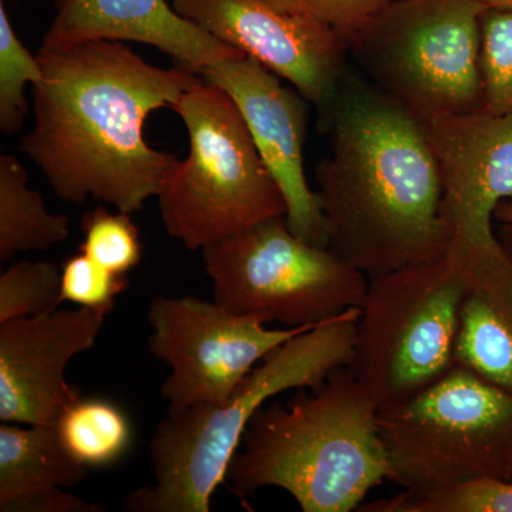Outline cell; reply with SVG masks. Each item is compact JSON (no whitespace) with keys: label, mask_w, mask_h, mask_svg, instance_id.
<instances>
[{"label":"cell","mask_w":512,"mask_h":512,"mask_svg":"<svg viewBox=\"0 0 512 512\" xmlns=\"http://www.w3.org/2000/svg\"><path fill=\"white\" fill-rule=\"evenodd\" d=\"M37 57L43 77L33 87L35 126L20 140L22 153L60 200L143 210L180 160L147 143L146 121L202 76L154 66L111 40L42 43Z\"/></svg>","instance_id":"cell-1"},{"label":"cell","mask_w":512,"mask_h":512,"mask_svg":"<svg viewBox=\"0 0 512 512\" xmlns=\"http://www.w3.org/2000/svg\"><path fill=\"white\" fill-rule=\"evenodd\" d=\"M320 123L316 167L328 247L367 278L447 254L443 183L424 121L348 69Z\"/></svg>","instance_id":"cell-2"},{"label":"cell","mask_w":512,"mask_h":512,"mask_svg":"<svg viewBox=\"0 0 512 512\" xmlns=\"http://www.w3.org/2000/svg\"><path fill=\"white\" fill-rule=\"evenodd\" d=\"M266 403L249 421L225 483L242 501L265 487L305 512H350L389 480L379 409L348 367L312 393Z\"/></svg>","instance_id":"cell-3"},{"label":"cell","mask_w":512,"mask_h":512,"mask_svg":"<svg viewBox=\"0 0 512 512\" xmlns=\"http://www.w3.org/2000/svg\"><path fill=\"white\" fill-rule=\"evenodd\" d=\"M359 308L305 330L272 350L222 404L170 412L150 441L154 484L124 498L128 512H210L249 421L276 394L318 389L348 367Z\"/></svg>","instance_id":"cell-4"},{"label":"cell","mask_w":512,"mask_h":512,"mask_svg":"<svg viewBox=\"0 0 512 512\" xmlns=\"http://www.w3.org/2000/svg\"><path fill=\"white\" fill-rule=\"evenodd\" d=\"M183 120L190 151L157 195L168 235L191 251L285 217L284 192L259 156L238 107L202 77L171 107Z\"/></svg>","instance_id":"cell-5"},{"label":"cell","mask_w":512,"mask_h":512,"mask_svg":"<svg viewBox=\"0 0 512 512\" xmlns=\"http://www.w3.org/2000/svg\"><path fill=\"white\" fill-rule=\"evenodd\" d=\"M463 295V265L448 254L369 278L349 369L377 409L409 400L456 366Z\"/></svg>","instance_id":"cell-6"},{"label":"cell","mask_w":512,"mask_h":512,"mask_svg":"<svg viewBox=\"0 0 512 512\" xmlns=\"http://www.w3.org/2000/svg\"><path fill=\"white\" fill-rule=\"evenodd\" d=\"M389 481L429 494L478 478L507 480L512 396L466 367L409 400L379 410Z\"/></svg>","instance_id":"cell-7"},{"label":"cell","mask_w":512,"mask_h":512,"mask_svg":"<svg viewBox=\"0 0 512 512\" xmlns=\"http://www.w3.org/2000/svg\"><path fill=\"white\" fill-rule=\"evenodd\" d=\"M478 0H387L349 40L380 92L420 117L481 110Z\"/></svg>","instance_id":"cell-8"},{"label":"cell","mask_w":512,"mask_h":512,"mask_svg":"<svg viewBox=\"0 0 512 512\" xmlns=\"http://www.w3.org/2000/svg\"><path fill=\"white\" fill-rule=\"evenodd\" d=\"M214 301L281 328L318 326L359 308L369 278L332 249L293 234L285 217L201 251Z\"/></svg>","instance_id":"cell-9"},{"label":"cell","mask_w":512,"mask_h":512,"mask_svg":"<svg viewBox=\"0 0 512 512\" xmlns=\"http://www.w3.org/2000/svg\"><path fill=\"white\" fill-rule=\"evenodd\" d=\"M147 316L148 349L171 369L161 386L170 412L224 403L272 350L313 328H266L258 316L194 296H156Z\"/></svg>","instance_id":"cell-10"},{"label":"cell","mask_w":512,"mask_h":512,"mask_svg":"<svg viewBox=\"0 0 512 512\" xmlns=\"http://www.w3.org/2000/svg\"><path fill=\"white\" fill-rule=\"evenodd\" d=\"M181 16L261 63L325 113L349 69V42L332 26L265 0H173Z\"/></svg>","instance_id":"cell-11"},{"label":"cell","mask_w":512,"mask_h":512,"mask_svg":"<svg viewBox=\"0 0 512 512\" xmlns=\"http://www.w3.org/2000/svg\"><path fill=\"white\" fill-rule=\"evenodd\" d=\"M421 119L440 167L447 254L497 247L495 210L512 200V117L477 110Z\"/></svg>","instance_id":"cell-12"},{"label":"cell","mask_w":512,"mask_h":512,"mask_svg":"<svg viewBox=\"0 0 512 512\" xmlns=\"http://www.w3.org/2000/svg\"><path fill=\"white\" fill-rule=\"evenodd\" d=\"M202 77L224 90L244 117L259 156L284 192L293 234L316 247H328L322 202L305 173L309 101L247 55L212 64Z\"/></svg>","instance_id":"cell-13"},{"label":"cell","mask_w":512,"mask_h":512,"mask_svg":"<svg viewBox=\"0 0 512 512\" xmlns=\"http://www.w3.org/2000/svg\"><path fill=\"white\" fill-rule=\"evenodd\" d=\"M106 313L89 308L55 311L0 323V420L57 426L80 399L66 369L93 348Z\"/></svg>","instance_id":"cell-14"},{"label":"cell","mask_w":512,"mask_h":512,"mask_svg":"<svg viewBox=\"0 0 512 512\" xmlns=\"http://www.w3.org/2000/svg\"><path fill=\"white\" fill-rule=\"evenodd\" d=\"M90 40L153 46L200 76L212 64L245 55L185 19L167 0H57L43 45Z\"/></svg>","instance_id":"cell-15"},{"label":"cell","mask_w":512,"mask_h":512,"mask_svg":"<svg viewBox=\"0 0 512 512\" xmlns=\"http://www.w3.org/2000/svg\"><path fill=\"white\" fill-rule=\"evenodd\" d=\"M510 237V242L456 258L463 265L464 295L458 315L454 362L512 396Z\"/></svg>","instance_id":"cell-16"},{"label":"cell","mask_w":512,"mask_h":512,"mask_svg":"<svg viewBox=\"0 0 512 512\" xmlns=\"http://www.w3.org/2000/svg\"><path fill=\"white\" fill-rule=\"evenodd\" d=\"M0 426V511L32 495L76 487L87 468L70 456L56 426Z\"/></svg>","instance_id":"cell-17"},{"label":"cell","mask_w":512,"mask_h":512,"mask_svg":"<svg viewBox=\"0 0 512 512\" xmlns=\"http://www.w3.org/2000/svg\"><path fill=\"white\" fill-rule=\"evenodd\" d=\"M69 218L47 211L39 192L29 188L25 165L0 156V261L19 252L46 251L69 237Z\"/></svg>","instance_id":"cell-18"},{"label":"cell","mask_w":512,"mask_h":512,"mask_svg":"<svg viewBox=\"0 0 512 512\" xmlns=\"http://www.w3.org/2000/svg\"><path fill=\"white\" fill-rule=\"evenodd\" d=\"M64 448L86 468L109 467L126 456L133 440L127 414L109 400L80 397L56 426Z\"/></svg>","instance_id":"cell-19"},{"label":"cell","mask_w":512,"mask_h":512,"mask_svg":"<svg viewBox=\"0 0 512 512\" xmlns=\"http://www.w3.org/2000/svg\"><path fill=\"white\" fill-rule=\"evenodd\" d=\"M365 512H512V481L485 477L429 494L403 493L362 504Z\"/></svg>","instance_id":"cell-20"},{"label":"cell","mask_w":512,"mask_h":512,"mask_svg":"<svg viewBox=\"0 0 512 512\" xmlns=\"http://www.w3.org/2000/svg\"><path fill=\"white\" fill-rule=\"evenodd\" d=\"M481 110L512 117V8H487L480 18Z\"/></svg>","instance_id":"cell-21"},{"label":"cell","mask_w":512,"mask_h":512,"mask_svg":"<svg viewBox=\"0 0 512 512\" xmlns=\"http://www.w3.org/2000/svg\"><path fill=\"white\" fill-rule=\"evenodd\" d=\"M43 69L37 55L13 30L5 3H0V130L5 134L18 133L28 116L25 89L42 80Z\"/></svg>","instance_id":"cell-22"},{"label":"cell","mask_w":512,"mask_h":512,"mask_svg":"<svg viewBox=\"0 0 512 512\" xmlns=\"http://www.w3.org/2000/svg\"><path fill=\"white\" fill-rule=\"evenodd\" d=\"M62 302V269L53 262H18L0 276V323L47 315Z\"/></svg>","instance_id":"cell-23"},{"label":"cell","mask_w":512,"mask_h":512,"mask_svg":"<svg viewBox=\"0 0 512 512\" xmlns=\"http://www.w3.org/2000/svg\"><path fill=\"white\" fill-rule=\"evenodd\" d=\"M128 212L97 207L83 215L80 252L113 274L127 276L143 258L140 232Z\"/></svg>","instance_id":"cell-24"},{"label":"cell","mask_w":512,"mask_h":512,"mask_svg":"<svg viewBox=\"0 0 512 512\" xmlns=\"http://www.w3.org/2000/svg\"><path fill=\"white\" fill-rule=\"evenodd\" d=\"M128 288L127 276L113 274L89 256L72 255L62 265L63 302L109 315L116 298Z\"/></svg>","instance_id":"cell-25"},{"label":"cell","mask_w":512,"mask_h":512,"mask_svg":"<svg viewBox=\"0 0 512 512\" xmlns=\"http://www.w3.org/2000/svg\"><path fill=\"white\" fill-rule=\"evenodd\" d=\"M269 5L320 20L338 30L346 40L352 39L373 18L387 0H265Z\"/></svg>","instance_id":"cell-26"},{"label":"cell","mask_w":512,"mask_h":512,"mask_svg":"<svg viewBox=\"0 0 512 512\" xmlns=\"http://www.w3.org/2000/svg\"><path fill=\"white\" fill-rule=\"evenodd\" d=\"M103 504L83 500L63 488L45 491L25 498L10 507L8 512H106Z\"/></svg>","instance_id":"cell-27"},{"label":"cell","mask_w":512,"mask_h":512,"mask_svg":"<svg viewBox=\"0 0 512 512\" xmlns=\"http://www.w3.org/2000/svg\"><path fill=\"white\" fill-rule=\"evenodd\" d=\"M494 220L500 221L508 228V234L512 235V200L503 201L495 210Z\"/></svg>","instance_id":"cell-28"},{"label":"cell","mask_w":512,"mask_h":512,"mask_svg":"<svg viewBox=\"0 0 512 512\" xmlns=\"http://www.w3.org/2000/svg\"><path fill=\"white\" fill-rule=\"evenodd\" d=\"M478 2L483 3L487 8H512V0H478Z\"/></svg>","instance_id":"cell-29"},{"label":"cell","mask_w":512,"mask_h":512,"mask_svg":"<svg viewBox=\"0 0 512 512\" xmlns=\"http://www.w3.org/2000/svg\"><path fill=\"white\" fill-rule=\"evenodd\" d=\"M507 480L512 481V453L510 457V464H508Z\"/></svg>","instance_id":"cell-30"}]
</instances>
